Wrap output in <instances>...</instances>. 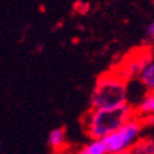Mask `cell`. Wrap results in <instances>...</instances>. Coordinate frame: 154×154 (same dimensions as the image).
<instances>
[{
  "label": "cell",
  "instance_id": "cell-1",
  "mask_svg": "<svg viewBox=\"0 0 154 154\" xmlns=\"http://www.w3.org/2000/svg\"><path fill=\"white\" fill-rule=\"evenodd\" d=\"M134 117L135 106L129 102L112 107H92L85 117L84 128L90 138H105Z\"/></svg>",
  "mask_w": 154,
  "mask_h": 154
},
{
  "label": "cell",
  "instance_id": "cell-8",
  "mask_svg": "<svg viewBox=\"0 0 154 154\" xmlns=\"http://www.w3.org/2000/svg\"><path fill=\"white\" fill-rule=\"evenodd\" d=\"M129 153L134 154H154V139L153 138H140L136 144L131 149Z\"/></svg>",
  "mask_w": 154,
  "mask_h": 154
},
{
  "label": "cell",
  "instance_id": "cell-3",
  "mask_svg": "<svg viewBox=\"0 0 154 154\" xmlns=\"http://www.w3.org/2000/svg\"><path fill=\"white\" fill-rule=\"evenodd\" d=\"M143 121L139 117H134L120 128L106 135L103 140L107 147V154H124L129 153L136 142L142 138L143 132Z\"/></svg>",
  "mask_w": 154,
  "mask_h": 154
},
{
  "label": "cell",
  "instance_id": "cell-5",
  "mask_svg": "<svg viewBox=\"0 0 154 154\" xmlns=\"http://www.w3.org/2000/svg\"><path fill=\"white\" fill-rule=\"evenodd\" d=\"M139 81L146 91H154V59H150L139 72Z\"/></svg>",
  "mask_w": 154,
  "mask_h": 154
},
{
  "label": "cell",
  "instance_id": "cell-4",
  "mask_svg": "<svg viewBox=\"0 0 154 154\" xmlns=\"http://www.w3.org/2000/svg\"><path fill=\"white\" fill-rule=\"evenodd\" d=\"M135 112H136V117L140 120H144L154 114V91H147L138 103V106H135Z\"/></svg>",
  "mask_w": 154,
  "mask_h": 154
},
{
  "label": "cell",
  "instance_id": "cell-2",
  "mask_svg": "<svg viewBox=\"0 0 154 154\" xmlns=\"http://www.w3.org/2000/svg\"><path fill=\"white\" fill-rule=\"evenodd\" d=\"M125 102H128V88L121 77H100L91 95V107H112Z\"/></svg>",
  "mask_w": 154,
  "mask_h": 154
},
{
  "label": "cell",
  "instance_id": "cell-6",
  "mask_svg": "<svg viewBox=\"0 0 154 154\" xmlns=\"http://www.w3.org/2000/svg\"><path fill=\"white\" fill-rule=\"evenodd\" d=\"M48 146L54 151H61L66 146V132L63 128H55L48 135Z\"/></svg>",
  "mask_w": 154,
  "mask_h": 154
},
{
  "label": "cell",
  "instance_id": "cell-9",
  "mask_svg": "<svg viewBox=\"0 0 154 154\" xmlns=\"http://www.w3.org/2000/svg\"><path fill=\"white\" fill-rule=\"evenodd\" d=\"M146 38L150 40L151 43H154V21H151L146 28Z\"/></svg>",
  "mask_w": 154,
  "mask_h": 154
},
{
  "label": "cell",
  "instance_id": "cell-10",
  "mask_svg": "<svg viewBox=\"0 0 154 154\" xmlns=\"http://www.w3.org/2000/svg\"><path fill=\"white\" fill-rule=\"evenodd\" d=\"M142 121H143L144 125H150V127H154V114L150 116V117H147V119L142 120Z\"/></svg>",
  "mask_w": 154,
  "mask_h": 154
},
{
  "label": "cell",
  "instance_id": "cell-7",
  "mask_svg": "<svg viewBox=\"0 0 154 154\" xmlns=\"http://www.w3.org/2000/svg\"><path fill=\"white\" fill-rule=\"evenodd\" d=\"M81 154H107V147L103 138H91L88 143H85L80 149Z\"/></svg>",
  "mask_w": 154,
  "mask_h": 154
}]
</instances>
